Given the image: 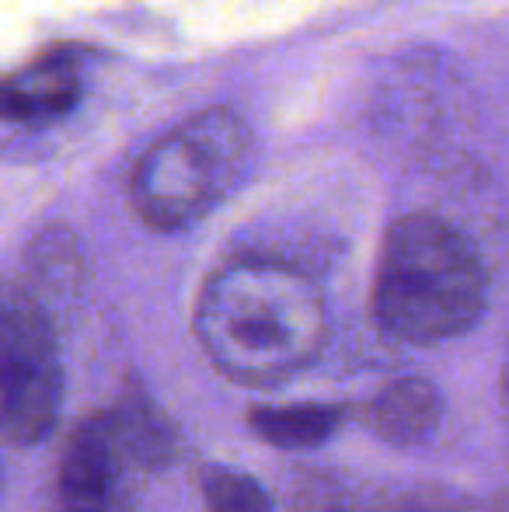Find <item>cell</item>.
<instances>
[{
	"mask_svg": "<svg viewBox=\"0 0 509 512\" xmlns=\"http://www.w3.org/2000/svg\"><path fill=\"white\" fill-rule=\"evenodd\" d=\"M196 335L210 363L234 384H283L325 345V297L293 265L238 258L213 272L199 293Z\"/></svg>",
	"mask_w": 509,
	"mask_h": 512,
	"instance_id": "cell-1",
	"label": "cell"
},
{
	"mask_svg": "<svg viewBox=\"0 0 509 512\" xmlns=\"http://www.w3.org/2000/svg\"><path fill=\"white\" fill-rule=\"evenodd\" d=\"M485 265L475 244L429 213L401 216L384 237L374 314L387 335L415 345L457 338L482 317Z\"/></svg>",
	"mask_w": 509,
	"mask_h": 512,
	"instance_id": "cell-2",
	"label": "cell"
},
{
	"mask_svg": "<svg viewBox=\"0 0 509 512\" xmlns=\"http://www.w3.org/2000/svg\"><path fill=\"white\" fill-rule=\"evenodd\" d=\"M255 154L248 122L231 108H206L143 154L133 171V206L154 230L206 216L245 178Z\"/></svg>",
	"mask_w": 509,
	"mask_h": 512,
	"instance_id": "cell-3",
	"label": "cell"
},
{
	"mask_svg": "<svg viewBox=\"0 0 509 512\" xmlns=\"http://www.w3.org/2000/svg\"><path fill=\"white\" fill-rule=\"evenodd\" d=\"M63 363L46 304L25 283H0V439L32 446L53 432Z\"/></svg>",
	"mask_w": 509,
	"mask_h": 512,
	"instance_id": "cell-4",
	"label": "cell"
},
{
	"mask_svg": "<svg viewBox=\"0 0 509 512\" xmlns=\"http://www.w3.org/2000/svg\"><path fill=\"white\" fill-rule=\"evenodd\" d=\"M126 467L109 411L88 415L63 446L46 512H126Z\"/></svg>",
	"mask_w": 509,
	"mask_h": 512,
	"instance_id": "cell-5",
	"label": "cell"
},
{
	"mask_svg": "<svg viewBox=\"0 0 509 512\" xmlns=\"http://www.w3.org/2000/svg\"><path fill=\"white\" fill-rule=\"evenodd\" d=\"M81 95L74 63L63 53H49L28 70L0 77V119L4 122H35L70 112Z\"/></svg>",
	"mask_w": 509,
	"mask_h": 512,
	"instance_id": "cell-6",
	"label": "cell"
},
{
	"mask_svg": "<svg viewBox=\"0 0 509 512\" xmlns=\"http://www.w3.org/2000/svg\"><path fill=\"white\" fill-rule=\"evenodd\" d=\"M440 391L422 377L391 380L377 391L367 408V422L384 443L391 446H415L429 439V432L440 425Z\"/></svg>",
	"mask_w": 509,
	"mask_h": 512,
	"instance_id": "cell-7",
	"label": "cell"
},
{
	"mask_svg": "<svg viewBox=\"0 0 509 512\" xmlns=\"http://www.w3.org/2000/svg\"><path fill=\"white\" fill-rule=\"evenodd\" d=\"M346 418L342 405H276V408H255L248 415L252 429L269 446L279 450H311L321 446L328 436H335Z\"/></svg>",
	"mask_w": 509,
	"mask_h": 512,
	"instance_id": "cell-8",
	"label": "cell"
},
{
	"mask_svg": "<svg viewBox=\"0 0 509 512\" xmlns=\"http://www.w3.org/2000/svg\"><path fill=\"white\" fill-rule=\"evenodd\" d=\"M116 439L123 446L129 467H157L171 457L175 436L171 425L161 418V411L150 405L143 394H126L116 408L109 411Z\"/></svg>",
	"mask_w": 509,
	"mask_h": 512,
	"instance_id": "cell-9",
	"label": "cell"
},
{
	"mask_svg": "<svg viewBox=\"0 0 509 512\" xmlns=\"http://www.w3.org/2000/svg\"><path fill=\"white\" fill-rule=\"evenodd\" d=\"M203 499L210 512H272L265 488L248 474L227 467H210L203 474Z\"/></svg>",
	"mask_w": 509,
	"mask_h": 512,
	"instance_id": "cell-10",
	"label": "cell"
},
{
	"mask_svg": "<svg viewBox=\"0 0 509 512\" xmlns=\"http://www.w3.org/2000/svg\"><path fill=\"white\" fill-rule=\"evenodd\" d=\"M503 394H506V401H509V363H506V373H503Z\"/></svg>",
	"mask_w": 509,
	"mask_h": 512,
	"instance_id": "cell-11",
	"label": "cell"
},
{
	"mask_svg": "<svg viewBox=\"0 0 509 512\" xmlns=\"http://www.w3.org/2000/svg\"><path fill=\"white\" fill-rule=\"evenodd\" d=\"M408 512H412V509H408Z\"/></svg>",
	"mask_w": 509,
	"mask_h": 512,
	"instance_id": "cell-12",
	"label": "cell"
}]
</instances>
